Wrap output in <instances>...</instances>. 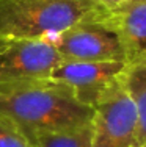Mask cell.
Here are the masks:
<instances>
[{
  "instance_id": "obj_1",
  "label": "cell",
  "mask_w": 146,
  "mask_h": 147,
  "mask_svg": "<svg viewBox=\"0 0 146 147\" xmlns=\"http://www.w3.org/2000/svg\"><path fill=\"white\" fill-rule=\"evenodd\" d=\"M94 108L82 103L74 91L54 80L0 83V117L33 141L41 135L68 131L91 124Z\"/></svg>"
},
{
  "instance_id": "obj_2",
  "label": "cell",
  "mask_w": 146,
  "mask_h": 147,
  "mask_svg": "<svg viewBox=\"0 0 146 147\" xmlns=\"http://www.w3.org/2000/svg\"><path fill=\"white\" fill-rule=\"evenodd\" d=\"M102 11L93 0H0V42L55 39L74 24Z\"/></svg>"
},
{
  "instance_id": "obj_3",
  "label": "cell",
  "mask_w": 146,
  "mask_h": 147,
  "mask_svg": "<svg viewBox=\"0 0 146 147\" xmlns=\"http://www.w3.org/2000/svg\"><path fill=\"white\" fill-rule=\"evenodd\" d=\"M54 41L63 59L126 63L123 42L107 20V11L74 24Z\"/></svg>"
},
{
  "instance_id": "obj_4",
  "label": "cell",
  "mask_w": 146,
  "mask_h": 147,
  "mask_svg": "<svg viewBox=\"0 0 146 147\" xmlns=\"http://www.w3.org/2000/svg\"><path fill=\"white\" fill-rule=\"evenodd\" d=\"M91 147H132L137 133V111L121 77L94 103Z\"/></svg>"
},
{
  "instance_id": "obj_5",
  "label": "cell",
  "mask_w": 146,
  "mask_h": 147,
  "mask_svg": "<svg viewBox=\"0 0 146 147\" xmlns=\"http://www.w3.org/2000/svg\"><path fill=\"white\" fill-rule=\"evenodd\" d=\"M61 59L54 39L0 42V83L47 80Z\"/></svg>"
},
{
  "instance_id": "obj_6",
  "label": "cell",
  "mask_w": 146,
  "mask_h": 147,
  "mask_svg": "<svg viewBox=\"0 0 146 147\" xmlns=\"http://www.w3.org/2000/svg\"><path fill=\"white\" fill-rule=\"evenodd\" d=\"M124 69L126 63L120 61L61 59L52 72L50 80L66 85L82 103L94 107L99 96L123 75Z\"/></svg>"
},
{
  "instance_id": "obj_7",
  "label": "cell",
  "mask_w": 146,
  "mask_h": 147,
  "mask_svg": "<svg viewBox=\"0 0 146 147\" xmlns=\"http://www.w3.org/2000/svg\"><path fill=\"white\" fill-rule=\"evenodd\" d=\"M107 20L118 31L123 42L126 66L146 61V0L109 13Z\"/></svg>"
},
{
  "instance_id": "obj_8",
  "label": "cell",
  "mask_w": 146,
  "mask_h": 147,
  "mask_svg": "<svg viewBox=\"0 0 146 147\" xmlns=\"http://www.w3.org/2000/svg\"><path fill=\"white\" fill-rule=\"evenodd\" d=\"M121 82L137 111V133L134 142V146H137L146 141V61L126 66L121 75Z\"/></svg>"
},
{
  "instance_id": "obj_9",
  "label": "cell",
  "mask_w": 146,
  "mask_h": 147,
  "mask_svg": "<svg viewBox=\"0 0 146 147\" xmlns=\"http://www.w3.org/2000/svg\"><path fill=\"white\" fill-rule=\"evenodd\" d=\"M91 124L80 128L41 135L33 141V147H91Z\"/></svg>"
},
{
  "instance_id": "obj_10",
  "label": "cell",
  "mask_w": 146,
  "mask_h": 147,
  "mask_svg": "<svg viewBox=\"0 0 146 147\" xmlns=\"http://www.w3.org/2000/svg\"><path fill=\"white\" fill-rule=\"evenodd\" d=\"M0 147H33V144L16 125L0 117Z\"/></svg>"
},
{
  "instance_id": "obj_11",
  "label": "cell",
  "mask_w": 146,
  "mask_h": 147,
  "mask_svg": "<svg viewBox=\"0 0 146 147\" xmlns=\"http://www.w3.org/2000/svg\"><path fill=\"white\" fill-rule=\"evenodd\" d=\"M94 3L101 6L102 9L109 13H113V11H118V9H123L126 6L132 5V3H137V2H141V0H93Z\"/></svg>"
},
{
  "instance_id": "obj_12",
  "label": "cell",
  "mask_w": 146,
  "mask_h": 147,
  "mask_svg": "<svg viewBox=\"0 0 146 147\" xmlns=\"http://www.w3.org/2000/svg\"><path fill=\"white\" fill-rule=\"evenodd\" d=\"M132 147H146V141L145 142H140V144H137V146H132Z\"/></svg>"
}]
</instances>
